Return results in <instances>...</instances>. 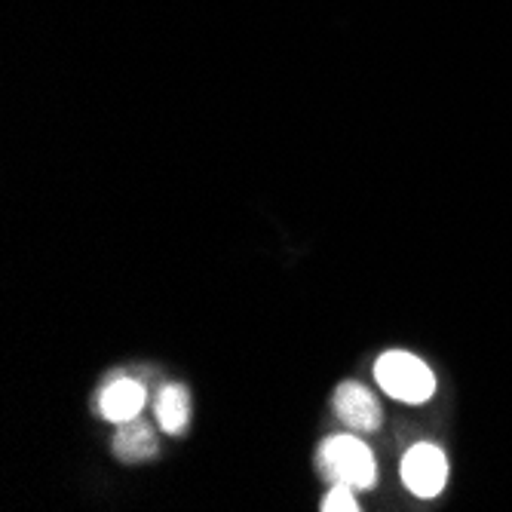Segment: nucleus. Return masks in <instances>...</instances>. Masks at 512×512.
<instances>
[{
  "instance_id": "obj_2",
  "label": "nucleus",
  "mask_w": 512,
  "mask_h": 512,
  "mask_svg": "<svg viewBox=\"0 0 512 512\" xmlns=\"http://www.w3.org/2000/svg\"><path fill=\"white\" fill-rule=\"evenodd\" d=\"M375 381L381 390L399 402L424 405L436 396V375L433 368L414 353L405 350H387L375 362Z\"/></svg>"
},
{
  "instance_id": "obj_7",
  "label": "nucleus",
  "mask_w": 512,
  "mask_h": 512,
  "mask_svg": "<svg viewBox=\"0 0 512 512\" xmlns=\"http://www.w3.org/2000/svg\"><path fill=\"white\" fill-rule=\"evenodd\" d=\"M114 454L123 463H142L151 460L157 454V436L145 421H126L117 424V436H114Z\"/></svg>"
},
{
  "instance_id": "obj_6",
  "label": "nucleus",
  "mask_w": 512,
  "mask_h": 512,
  "mask_svg": "<svg viewBox=\"0 0 512 512\" xmlns=\"http://www.w3.org/2000/svg\"><path fill=\"white\" fill-rule=\"evenodd\" d=\"M157 424L169 436H181L191 424V396L184 390V384H163L157 393Z\"/></svg>"
},
{
  "instance_id": "obj_3",
  "label": "nucleus",
  "mask_w": 512,
  "mask_h": 512,
  "mask_svg": "<svg viewBox=\"0 0 512 512\" xmlns=\"http://www.w3.org/2000/svg\"><path fill=\"white\" fill-rule=\"evenodd\" d=\"M402 482L414 497H421V500L439 497L445 491V482H448L445 451L433 442L411 445L402 457Z\"/></svg>"
},
{
  "instance_id": "obj_1",
  "label": "nucleus",
  "mask_w": 512,
  "mask_h": 512,
  "mask_svg": "<svg viewBox=\"0 0 512 512\" xmlns=\"http://www.w3.org/2000/svg\"><path fill=\"white\" fill-rule=\"evenodd\" d=\"M316 467L332 485H350L356 491H371L378 482V463L371 448L350 433L322 439L316 451Z\"/></svg>"
},
{
  "instance_id": "obj_4",
  "label": "nucleus",
  "mask_w": 512,
  "mask_h": 512,
  "mask_svg": "<svg viewBox=\"0 0 512 512\" xmlns=\"http://www.w3.org/2000/svg\"><path fill=\"white\" fill-rule=\"evenodd\" d=\"M332 408L335 417L350 427L353 433H375L381 427V405L371 396L368 387L356 384V381H344L338 384L335 396H332Z\"/></svg>"
},
{
  "instance_id": "obj_8",
  "label": "nucleus",
  "mask_w": 512,
  "mask_h": 512,
  "mask_svg": "<svg viewBox=\"0 0 512 512\" xmlns=\"http://www.w3.org/2000/svg\"><path fill=\"white\" fill-rule=\"evenodd\" d=\"M356 488L350 485H332L329 494L322 497V512H359V503H356Z\"/></svg>"
},
{
  "instance_id": "obj_5",
  "label": "nucleus",
  "mask_w": 512,
  "mask_h": 512,
  "mask_svg": "<svg viewBox=\"0 0 512 512\" xmlns=\"http://www.w3.org/2000/svg\"><path fill=\"white\" fill-rule=\"evenodd\" d=\"M145 402H148L145 384H138L132 378H117V381L105 384L102 393H99V411L111 424L135 421V417L142 414Z\"/></svg>"
}]
</instances>
